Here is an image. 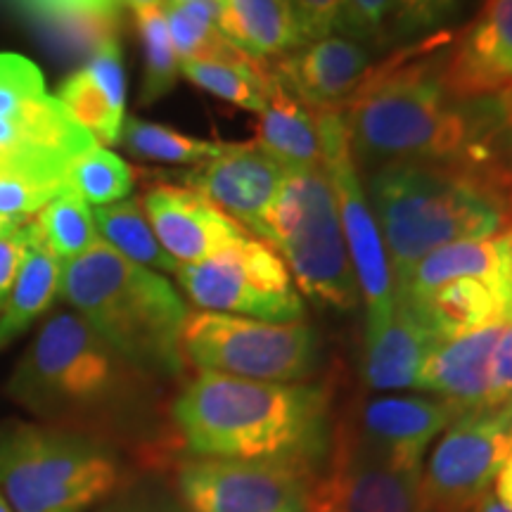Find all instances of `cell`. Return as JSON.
Returning <instances> with one entry per match:
<instances>
[{
    "mask_svg": "<svg viewBox=\"0 0 512 512\" xmlns=\"http://www.w3.org/2000/svg\"><path fill=\"white\" fill-rule=\"evenodd\" d=\"M171 418L195 458L309 470L328 451V392L311 384L202 373L176 396Z\"/></svg>",
    "mask_w": 512,
    "mask_h": 512,
    "instance_id": "cell-1",
    "label": "cell"
},
{
    "mask_svg": "<svg viewBox=\"0 0 512 512\" xmlns=\"http://www.w3.org/2000/svg\"><path fill=\"white\" fill-rule=\"evenodd\" d=\"M368 192L394 290L434 249L494 238L508 219L489 176L448 162L382 164L370 176Z\"/></svg>",
    "mask_w": 512,
    "mask_h": 512,
    "instance_id": "cell-2",
    "label": "cell"
},
{
    "mask_svg": "<svg viewBox=\"0 0 512 512\" xmlns=\"http://www.w3.org/2000/svg\"><path fill=\"white\" fill-rule=\"evenodd\" d=\"M339 110L363 162H448L486 174L475 121L448 102L444 67L434 69L432 60L373 69Z\"/></svg>",
    "mask_w": 512,
    "mask_h": 512,
    "instance_id": "cell-3",
    "label": "cell"
},
{
    "mask_svg": "<svg viewBox=\"0 0 512 512\" xmlns=\"http://www.w3.org/2000/svg\"><path fill=\"white\" fill-rule=\"evenodd\" d=\"M60 292L121 358L145 375L183 373L188 309L174 285L105 242L62 266Z\"/></svg>",
    "mask_w": 512,
    "mask_h": 512,
    "instance_id": "cell-4",
    "label": "cell"
},
{
    "mask_svg": "<svg viewBox=\"0 0 512 512\" xmlns=\"http://www.w3.org/2000/svg\"><path fill=\"white\" fill-rule=\"evenodd\" d=\"M140 377L79 313H55L10 380V396L48 425L83 432L133 401Z\"/></svg>",
    "mask_w": 512,
    "mask_h": 512,
    "instance_id": "cell-5",
    "label": "cell"
},
{
    "mask_svg": "<svg viewBox=\"0 0 512 512\" xmlns=\"http://www.w3.org/2000/svg\"><path fill=\"white\" fill-rule=\"evenodd\" d=\"M121 463L93 434L53 425L0 427V494L12 512H88L117 494Z\"/></svg>",
    "mask_w": 512,
    "mask_h": 512,
    "instance_id": "cell-6",
    "label": "cell"
},
{
    "mask_svg": "<svg viewBox=\"0 0 512 512\" xmlns=\"http://www.w3.org/2000/svg\"><path fill=\"white\" fill-rule=\"evenodd\" d=\"M261 240L285 261L294 285L325 309H356L358 283L351 266L337 197L323 169H287L268 209Z\"/></svg>",
    "mask_w": 512,
    "mask_h": 512,
    "instance_id": "cell-7",
    "label": "cell"
},
{
    "mask_svg": "<svg viewBox=\"0 0 512 512\" xmlns=\"http://www.w3.org/2000/svg\"><path fill=\"white\" fill-rule=\"evenodd\" d=\"M183 358L202 373L240 380L299 382L318 363V339L309 325L268 323L228 313H188Z\"/></svg>",
    "mask_w": 512,
    "mask_h": 512,
    "instance_id": "cell-8",
    "label": "cell"
},
{
    "mask_svg": "<svg viewBox=\"0 0 512 512\" xmlns=\"http://www.w3.org/2000/svg\"><path fill=\"white\" fill-rule=\"evenodd\" d=\"M185 294L204 311L299 323L304 302L290 271L268 242L247 235L221 252L176 268Z\"/></svg>",
    "mask_w": 512,
    "mask_h": 512,
    "instance_id": "cell-9",
    "label": "cell"
},
{
    "mask_svg": "<svg viewBox=\"0 0 512 512\" xmlns=\"http://www.w3.org/2000/svg\"><path fill=\"white\" fill-rule=\"evenodd\" d=\"M325 174L337 197L339 221L356 273L358 292L366 299V332H373L394 316L396 290L387 249L358 178L347 121L339 107L325 110Z\"/></svg>",
    "mask_w": 512,
    "mask_h": 512,
    "instance_id": "cell-10",
    "label": "cell"
},
{
    "mask_svg": "<svg viewBox=\"0 0 512 512\" xmlns=\"http://www.w3.org/2000/svg\"><path fill=\"white\" fill-rule=\"evenodd\" d=\"M176 482L188 512H313L306 470L294 465L192 458Z\"/></svg>",
    "mask_w": 512,
    "mask_h": 512,
    "instance_id": "cell-11",
    "label": "cell"
},
{
    "mask_svg": "<svg viewBox=\"0 0 512 512\" xmlns=\"http://www.w3.org/2000/svg\"><path fill=\"white\" fill-rule=\"evenodd\" d=\"M512 451V434L496 411H470L451 422L422 479L430 505L460 508L477 501Z\"/></svg>",
    "mask_w": 512,
    "mask_h": 512,
    "instance_id": "cell-12",
    "label": "cell"
},
{
    "mask_svg": "<svg viewBox=\"0 0 512 512\" xmlns=\"http://www.w3.org/2000/svg\"><path fill=\"white\" fill-rule=\"evenodd\" d=\"M93 145L98 140L50 95L0 114V176L67 185L69 164Z\"/></svg>",
    "mask_w": 512,
    "mask_h": 512,
    "instance_id": "cell-13",
    "label": "cell"
},
{
    "mask_svg": "<svg viewBox=\"0 0 512 512\" xmlns=\"http://www.w3.org/2000/svg\"><path fill=\"white\" fill-rule=\"evenodd\" d=\"M285 174V166L256 143H226L219 157L197 166L185 181L261 240L266 214Z\"/></svg>",
    "mask_w": 512,
    "mask_h": 512,
    "instance_id": "cell-14",
    "label": "cell"
},
{
    "mask_svg": "<svg viewBox=\"0 0 512 512\" xmlns=\"http://www.w3.org/2000/svg\"><path fill=\"white\" fill-rule=\"evenodd\" d=\"M159 245L181 264H197L247 238V228L192 188L155 183L140 200Z\"/></svg>",
    "mask_w": 512,
    "mask_h": 512,
    "instance_id": "cell-15",
    "label": "cell"
},
{
    "mask_svg": "<svg viewBox=\"0 0 512 512\" xmlns=\"http://www.w3.org/2000/svg\"><path fill=\"white\" fill-rule=\"evenodd\" d=\"M420 470L392 465L361 441L349 448L313 512H430Z\"/></svg>",
    "mask_w": 512,
    "mask_h": 512,
    "instance_id": "cell-16",
    "label": "cell"
},
{
    "mask_svg": "<svg viewBox=\"0 0 512 512\" xmlns=\"http://www.w3.org/2000/svg\"><path fill=\"white\" fill-rule=\"evenodd\" d=\"M512 81V0H484L456 50L444 62L446 93L472 100L503 91Z\"/></svg>",
    "mask_w": 512,
    "mask_h": 512,
    "instance_id": "cell-17",
    "label": "cell"
},
{
    "mask_svg": "<svg viewBox=\"0 0 512 512\" xmlns=\"http://www.w3.org/2000/svg\"><path fill=\"white\" fill-rule=\"evenodd\" d=\"M273 72L306 105L342 107L373 72V60L354 38L328 36L280 57Z\"/></svg>",
    "mask_w": 512,
    "mask_h": 512,
    "instance_id": "cell-18",
    "label": "cell"
},
{
    "mask_svg": "<svg viewBox=\"0 0 512 512\" xmlns=\"http://www.w3.org/2000/svg\"><path fill=\"white\" fill-rule=\"evenodd\" d=\"M458 415V408L444 399L382 396L363 408L358 441L392 465L420 470L425 448Z\"/></svg>",
    "mask_w": 512,
    "mask_h": 512,
    "instance_id": "cell-19",
    "label": "cell"
},
{
    "mask_svg": "<svg viewBox=\"0 0 512 512\" xmlns=\"http://www.w3.org/2000/svg\"><path fill=\"white\" fill-rule=\"evenodd\" d=\"M501 330L503 325H491L439 342L427 356L418 389L439 394L460 415L489 411L491 356Z\"/></svg>",
    "mask_w": 512,
    "mask_h": 512,
    "instance_id": "cell-20",
    "label": "cell"
},
{
    "mask_svg": "<svg viewBox=\"0 0 512 512\" xmlns=\"http://www.w3.org/2000/svg\"><path fill=\"white\" fill-rule=\"evenodd\" d=\"M475 278L496 287L512 302V233H498L494 238L460 240L434 249L408 278L396 287L399 302H415L441 285L453 280Z\"/></svg>",
    "mask_w": 512,
    "mask_h": 512,
    "instance_id": "cell-21",
    "label": "cell"
},
{
    "mask_svg": "<svg viewBox=\"0 0 512 512\" xmlns=\"http://www.w3.org/2000/svg\"><path fill=\"white\" fill-rule=\"evenodd\" d=\"M60 102L76 124L105 145L119 143L126 107V69L119 41H107L60 86Z\"/></svg>",
    "mask_w": 512,
    "mask_h": 512,
    "instance_id": "cell-22",
    "label": "cell"
},
{
    "mask_svg": "<svg viewBox=\"0 0 512 512\" xmlns=\"http://www.w3.org/2000/svg\"><path fill=\"white\" fill-rule=\"evenodd\" d=\"M256 145L285 169L325 171V107L294 98L273 72L268 102L256 124Z\"/></svg>",
    "mask_w": 512,
    "mask_h": 512,
    "instance_id": "cell-23",
    "label": "cell"
},
{
    "mask_svg": "<svg viewBox=\"0 0 512 512\" xmlns=\"http://www.w3.org/2000/svg\"><path fill=\"white\" fill-rule=\"evenodd\" d=\"M439 339L432 335L406 304L396 302L394 316L373 332H366L363 377L373 389L418 387L427 356Z\"/></svg>",
    "mask_w": 512,
    "mask_h": 512,
    "instance_id": "cell-24",
    "label": "cell"
},
{
    "mask_svg": "<svg viewBox=\"0 0 512 512\" xmlns=\"http://www.w3.org/2000/svg\"><path fill=\"white\" fill-rule=\"evenodd\" d=\"M401 304H406L439 342L491 325L512 323L510 299L475 278L453 280L415 302Z\"/></svg>",
    "mask_w": 512,
    "mask_h": 512,
    "instance_id": "cell-25",
    "label": "cell"
},
{
    "mask_svg": "<svg viewBox=\"0 0 512 512\" xmlns=\"http://www.w3.org/2000/svg\"><path fill=\"white\" fill-rule=\"evenodd\" d=\"M219 31L247 55L264 62L306 46L290 0H223Z\"/></svg>",
    "mask_w": 512,
    "mask_h": 512,
    "instance_id": "cell-26",
    "label": "cell"
},
{
    "mask_svg": "<svg viewBox=\"0 0 512 512\" xmlns=\"http://www.w3.org/2000/svg\"><path fill=\"white\" fill-rule=\"evenodd\" d=\"M60 278V259L50 254L31 230V240L22 264H19L8 302L0 311V351L10 347L19 335L29 330L36 318H41L50 309L60 292Z\"/></svg>",
    "mask_w": 512,
    "mask_h": 512,
    "instance_id": "cell-27",
    "label": "cell"
},
{
    "mask_svg": "<svg viewBox=\"0 0 512 512\" xmlns=\"http://www.w3.org/2000/svg\"><path fill=\"white\" fill-rule=\"evenodd\" d=\"M95 228L112 249H117L121 256L140 266H152L159 271L176 273L178 264L166 254V249L159 245L155 230L147 221L143 204L140 200L114 202L98 207L93 214Z\"/></svg>",
    "mask_w": 512,
    "mask_h": 512,
    "instance_id": "cell-28",
    "label": "cell"
},
{
    "mask_svg": "<svg viewBox=\"0 0 512 512\" xmlns=\"http://www.w3.org/2000/svg\"><path fill=\"white\" fill-rule=\"evenodd\" d=\"M181 74L216 98L233 102L240 110L261 112L268 102L273 69L268 62L221 64V62H181Z\"/></svg>",
    "mask_w": 512,
    "mask_h": 512,
    "instance_id": "cell-29",
    "label": "cell"
},
{
    "mask_svg": "<svg viewBox=\"0 0 512 512\" xmlns=\"http://www.w3.org/2000/svg\"><path fill=\"white\" fill-rule=\"evenodd\" d=\"M34 235L50 254L67 261L88 252L98 242V228L91 209L69 188L38 211Z\"/></svg>",
    "mask_w": 512,
    "mask_h": 512,
    "instance_id": "cell-30",
    "label": "cell"
},
{
    "mask_svg": "<svg viewBox=\"0 0 512 512\" xmlns=\"http://www.w3.org/2000/svg\"><path fill=\"white\" fill-rule=\"evenodd\" d=\"M119 143L131 152L133 157L147 159V162H169V164H204L219 157L226 143L216 140L190 138L183 133L152 124L143 119H126L121 126Z\"/></svg>",
    "mask_w": 512,
    "mask_h": 512,
    "instance_id": "cell-31",
    "label": "cell"
},
{
    "mask_svg": "<svg viewBox=\"0 0 512 512\" xmlns=\"http://www.w3.org/2000/svg\"><path fill=\"white\" fill-rule=\"evenodd\" d=\"M133 12H136V27L145 60L140 102L150 105V102L164 98L166 93L174 91L181 64H178V55L174 41H171L162 3L145 5V8H138Z\"/></svg>",
    "mask_w": 512,
    "mask_h": 512,
    "instance_id": "cell-32",
    "label": "cell"
},
{
    "mask_svg": "<svg viewBox=\"0 0 512 512\" xmlns=\"http://www.w3.org/2000/svg\"><path fill=\"white\" fill-rule=\"evenodd\" d=\"M133 185L136 176L131 166L100 145H93L91 150L76 157L67 169V188L86 204L91 202L98 207L124 200Z\"/></svg>",
    "mask_w": 512,
    "mask_h": 512,
    "instance_id": "cell-33",
    "label": "cell"
},
{
    "mask_svg": "<svg viewBox=\"0 0 512 512\" xmlns=\"http://www.w3.org/2000/svg\"><path fill=\"white\" fill-rule=\"evenodd\" d=\"M43 95V76L34 62L12 53L0 55V114H15Z\"/></svg>",
    "mask_w": 512,
    "mask_h": 512,
    "instance_id": "cell-34",
    "label": "cell"
},
{
    "mask_svg": "<svg viewBox=\"0 0 512 512\" xmlns=\"http://www.w3.org/2000/svg\"><path fill=\"white\" fill-rule=\"evenodd\" d=\"M95 512H188L181 498L171 494L162 482L140 479L112 494Z\"/></svg>",
    "mask_w": 512,
    "mask_h": 512,
    "instance_id": "cell-35",
    "label": "cell"
},
{
    "mask_svg": "<svg viewBox=\"0 0 512 512\" xmlns=\"http://www.w3.org/2000/svg\"><path fill=\"white\" fill-rule=\"evenodd\" d=\"M64 190H67L64 183H38L29 178L0 176V214L36 216Z\"/></svg>",
    "mask_w": 512,
    "mask_h": 512,
    "instance_id": "cell-36",
    "label": "cell"
},
{
    "mask_svg": "<svg viewBox=\"0 0 512 512\" xmlns=\"http://www.w3.org/2000/svg\"><path fill=\"white\" fill-rule=\"evenodd\" d=\"M463 5L465 0H399L392 36L406 38L437 29L456 15Z\"/></svg>",
    "mask_w": 512,
    "mask_h": 512,
    "instance_id": "cell-37",
    "label": "cell"
},
{
    "mask_svg": "<svg viewBox=\"0 0 512 512\" xmlns=\"http://www.w3.org/2000/svg\"><path fill=\"white\" fill-rule=\"evenodd\" d=\"M290 3L306 43L335 36L337 31L347 34V0H290Z\"/></svg>",
    "mask_w": 512,
    "mask_h": 512,
    "instance_id": "cell-38",
    "label": "cell"
},
{
    "mask_svg": "<svg viewBox=\"0 0 512 512\" xmlns=\"http://www.w3.org/2000/svg\"><path fill=\"white\" fill-rule=\"evenodd\" d=\"M399 0H347V36L354 41H387Z\"/></svg>",
    "mask_w": 512,
    "mask_h": 512,
    "instance_id": "cell-39",
    "label": "cell"
},
{
    "mask_svg": "<svg viewBox=\"0 0 512 512\" xmlns=\"http://www.w3.org/2000/svg\"><path fill=\"white\" fill-rule=\"evenodd\" d=\"M31 27L72 12H110L121 15V0H5Z\"/></svg>",
    "mask_w": 512,
    "mask_h": 512,
    "instance_id": "cell-40",
    "label": "cell"
},
{
    "mask_svg": "<svg viewBox=\"0 0 512 512\" xmlns=\"http://www.w3.org/2000/svg\"><path fill=\"white\" fill-rule=\"evenodd\" d=\"M512 401V323H505L491 356L489 411Z\"/></svg>",
    "mask_w": 512,
    "mask_h": 512,
    "instance_id": "cell-41",
    "label": "cell"
},
{
    "mask_svg": "<svg viewBox=\"0 0 512 512\" xmlns=\"http://www.w3.org/2000/svg\"><path fill=\"white\" fill-rule=\"evenodd\" d=\"M34 219L19 230V233L0 240V311H3L5 302H8V294L12 290V283H15L17 278L19 264H22L24 252H27L31 230H34Z\"/></svg>",
    "mask_w": 512,
    "mask_h": 512,
    "instance_id": "cell-42",
    "label": "cell"
},
{
    "mask_svg": "<svg viewBox=\"0 0 512 512\" xmlns=\"http://www.w3.org/2000/svg\"><path fill=\"white\" fill-rule=\"evenodd\" d=\"M494 482H496L498 501H501L503 505H508V508L512 510V451L508 453V458H505L501 470H498Z\"/></svg>",
    "mask_w": 512,
    "mask_h": 512,
    "instance_id": "cell-43",
    "label": "cell"
},
{
    "mask_svg": "<svg viewBox=\"0 0 512 512\" xmlns=\"http://www.w3.org/2000/svg\"><path fill=\"white\" fill-rule=\"evenodd\" d=\"M31 219H34V216H3L0 214V240L19 233V230L27 226Z\"/></svg>",
    "mask_w": 512,
    "mask_h": 512,
    "instance_id": "cell-44",
    "label": "cell"
},
{
    "mask_svg": "<svg viewBox=\"0 0 512 512\" xmlns=\"http://www.w3.org/2000/svg\"><path fill=\"white\" fill-rule=\"evenodd\" d=\"M498 107H501V117L505 119V124L512 128V81L503 88V95H501V102H498Z\"/></svg>",
    "mask_w": 512,
    "mask_h": 512,
    "instance_id": "cell-45",
    "label": "cell"
},
{
    "mask_svg": "<svg viewBox=\"0 0 512 512\" xmlns=\"http://www.w3.org/2000/svg\"><path fill=\"white\" fill-rule=\"evenodd\" d=\"M494 411L498 413V418L503 420L505 430H508V432L512 434V401H508V403H505V406H501V408H494Z\"/></svg>",
    "mask_w": 512,
    "mask_h": 512,
    "instance_id": "cell-46",
    "label": "cell"
},
{
    "mask_svg": "<svg viewBox=\"0 0 512 512\" xmlns=\"http://www.w3.org/2000/svg\"><path fill=\"white\" fill-rule=\"evenodd\" d=\"M482 512H512L508 505H503L498 498H489V501L484 503V510Z\"/></svg>",
    "mask_w": 512,
    "mask_h": 512,
    "instance_id": "cell-47",
    "label": "cell"
},
{
    "mask_svg": "<svg viewBox=\"0 0 512 512\" xmlns=\"http://www.w3.org/2000/svg\"><path fill=\"white\" fill-rule=\"evenodd\" d=\"M121 3L131 5L133 10H138V8H145V5H157V3H162V0H121Z\"/></svg>",
    "mask_w": 512,
    "mask_h": 512,
    "instance_id": "cell-48",
    "label": "cell"
},
{
    "mask_svg": "<svg viewBox=\"0 0 512 512\" xmlns=\"http://www.w3.org/2000/svg\"><path fill=\"white\" fill-rule=\"evenodd\" d=\"M0 512H12L8 501H5V498H3V494H0Z\"/></svg>",
    "mask_w": 512,
    "mask_h": 512,
    "instance_id": "cell-49",
    "label": "cell"
},
{
    "mask_svg": "<svg viewBox=\"0 0 512 512\" xmlns=\"http://www.w3.org/2000/svg\"><path fill=\"white\" fill-rule=\"evenodd\" d=\"M510 233H512V228H510Z\"/></svg>",
    "mask_w": 512,
    "mask_h": 512,
    "instance_id": "cell-50",
    "label": "cell"
},
{
    "mask_svg": "<svg viewBox=\"0 0 512 512\" xmlns=\"http://www.w3.org/2000/svg\"><path fill=\"white\" fill-rule=\"evenodd\" d=\"M221 3H223V0H221Z\"/></svg>",
    "mask_w": 512,
    "mask_h": 512,
    "instance_id": "cell-51",
    "label": "cell"
}]
</instances>
